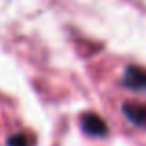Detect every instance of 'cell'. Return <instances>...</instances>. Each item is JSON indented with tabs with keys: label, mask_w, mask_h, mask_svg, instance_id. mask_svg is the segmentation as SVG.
Returning <instances> with one entry per match:
<instances>
[{
	"label": "cell",
	"mask_w": 146,
	"mask_h": 146,
	"mask_svg": "<svg viewBox=\"0 0 146 146\" xmlns=\"http://www.w3.org/2000/svg\"><path fill=\"white\" fill-rule=\"evenodd\" d=\"M82 128L87 135H93V137H102L107 133V124L96 113H85L83 115L82 117Z\"/></svg>",
	"instance_id": "obj_1"
},
{
	"label": "cell",
	"mask_w": 146,
	"mask_h": 146,
	"mask_svg": "<svg viewBox=\"0 0 146 146\" xmlns=\"http://www.w3.org/2000/svg\"><path fill=\"white\" fill-rule=\"evenodd\" d=\"M124 85L135 91H146V70L139 67H128L124 72Z\"/></svg>",
	"instance_id": "obj_2"
},
{
	"label": "cell",
	"mask_w": 146,
	"mask_h": 146,
	"mask_svg": "<svg viewBox=\"0 0 146 146\" xmlns=\"http://www.w3.org/2000/svg\"><path fill=\"white\" fill-rule=\"evenodd\" d=\"M124 115L128 117V120H131L135 126L146 128V104H139V102H128L122 107Z\"/></svg>",
	"instance_id": "obj_3"
},
{
	"label": "cell",
	"mask_w": 146,
	"mask_h": 146,
	"mask_svg": "<svg viewBox=\"0 0 146 146\" xmlns=\"http://www.w3.org/2000/svg\"><path fill=\"white\" fill-rule=\"evenodd\" d=\"M7 144L9 146H32V139H30L28 133H17V135L9 137Z\"/></svg>",
	"instance_id": "obj_4"
}]
</instances>
